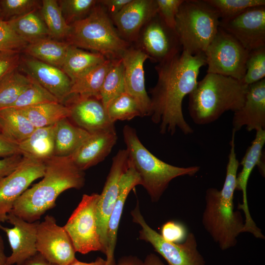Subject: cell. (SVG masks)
<instances>
[{
  "label": "cell",
  "instance_id": "39",
  "mask_svg": "<svg viewBox=\"0 0 265 265\" xmlns=\"http://www.w3.org/2000/svg\"><path fill=\"white\" fill-rule=\"evenodd\" d=\"M57 2L69 25L86 17L98 3L96 0H60Z\"/></svg>",
  "mask_w": 265,
  "mask_h": 265
},
{
  "label": "cell",
  "instance_id": "6",
  "mask_svg": "<svg viewBox=\"0 0 265 265\" xmlns=\"http://www.w3.org/2000/svg\"><path fill=\"white\" fill-rule=\"evenodd\" d=\"M70 26L67 42L78 48L99 53L107 59H121L132 45L120 36L99 0L86 17Z\"/></svg>",
  "mask_w": 265,
  "mask_h": 265
},
{
  "label": "cell",
  "instance_id": "20",
  "mask_svg": "<svg viewBox=\"0 0 265 265\" xmlns=\"http://www.w3.org/2000/svg\"><path fill=\"white\" fill-rule=\"evenodd\" d=\"M157 13L156 0H131L111 19L120 36L132 44L143 27Z\"/></svg>",
  "mask_w": 265,
  "mask_h": 265
},
{
  "label": "cell",
  "instance_id": "8",
  "mask_svg": "<svg viewBox=\"0 0 265 265\" xmlns=\"http://www.w3.org/2000/svg\"><path fill=\"white\" fill-rule=\"evenodd\" d=\"M131 214L132 221L141 227L139 239L150 243L166 260L168 265H206L205 260L198 249L197 239L193 233H188L184 242H170L146 223L140 212L138 201Z\"/></svg>",
  "mask_w": 265,
  "mask_h": 265
},
{
  "label": "cell",
  "instance_id": "31",
  "mask_svg": "<svg viewBox=\"0 0 265 265\" xmlns=\"http://www.w3.org/2000/svg\"><path fill=\"white\" fill-rule=\"evenodd\" d=\"M6 21L15 33L27 44L51 37L43 20L36 10Z\"/></svg>",
  "mask_w": 265,
  "mask_h": 265
},
{
  "label": "cell",
  "instance_id": "18",
  "mask_svg": "<svg viewBox=\"0 0 265 265\" xmlns=\"http://www.w3.org/2000/svg\"><path fill=\"white\" fill-rule=\"evenodd\" d=\"M124 68L125 91L137 103L142 117L150 116L151 102L145 88L144 63L148 55L135 46H131L121 57Z\"/></svg>",
  "mask_w": 265,
  "mask_h": 265
},
{
  "label": "cell",
  "instance_id": "46",
  "mask_svg": "<svg viewBox=\"0 0 265 265\" xmlns=\"http://www.w3.org/2000/svg\"><path fill=\"white\" fill-rule=\"evenodd\" d=\"M24 158L23 155L17 154L0 159V181L14 171Z\"/></svg>",
  "mask_w": 265,
  "mask_h": 265
},
{
  "label": "cell",
  "instance_id": "41",
  "mask_svg": "<svg viewBox=\"0 0 265 265\" xmlns=\"http://www.w3.org/2000/svg\"><path fill=\"white\" fill-rule=\"evenodd\" d=\"M39 1L36 0H0L2 16L11 19L25 15L36 10Z\"/></svg>",
  "mask_w": 265,
  "mask_h": 265
},
{
  "label": "cell",
  "instance_id": "38",
  "mask_svg": "<svg viewBox=\"0 0 265 265\" xmlns=\"http://www.w3.org/2000/svg\"><path fill=\"white\" fill-rule=\"evenodd\" d=\"M31 80L30 85L9 107L21 108L46 103L59 102L54 96L40 84L32 79Z\"/></svg>",
  "mask_w": 265,
  "mask_h": 265
},
{
  "label": "cell",
  "instance_id": "36",
  "mask_svg": "<svg viewBox=\"0 0 265 265\" xmlns=\"http://www.w3.org/2000/svg\"><path fill=\"white\" fill-rule=\"evenodd\" d=\"M110 121H130L137 116H141L139 107L135 100L124 91L114 98L106 107Z\"/></svg>",
  "mask_w": 265,
  "mask_h": 265
},
{
  "label": "cell",
  "instance_id": "12",
  "mask_svg": "<svg viewBox=\"0 0 265 265\" xmlns=\"http://www.w3.org/2000/svg\"><path fill=\"white\" fill-rule=\"evenodd\" d=\"M36 249L46 260L56 265H69L76 259V251L68 233L50 215L38 224Z\"/></svg>",
  "mask_w": 265,
  "mask_h": 265
},
{
  "label": "cell",
  "instance_id": "23",
  "mask_svg": "<svg viewBox=\"0 0 265 265\" xmlns=\"http://www.w3.org/2000/svg\"><path fill=\"white\" fill-rule=\"evenodd\" d=\"M23 67L28 77L64 104L70 96L72 81L62 70L31 57L23 60Z\"/></svg>",
  "mask_w": 265,
  "mask_h": 265
},
{
  "label": "cell",
  "instance_id": "2",
  "mask_svg": "<svg viewBox=\"0 0 265 265\" xmlns=\"http://www.w3.org/2000/svg\"><path fill=\"white\" fill-rule=\"evenodd\" d=\"M235 134L232 131L230 151L226 176L220 190L210 187L206 191L205 208L202 224L213 241L222 250L235 246L237 238L243 233L244 219L239 211H234V195L239 165L235 150Z\"/></svg>",
  "mask_w": 265,
  "mask_h": 265
},
{
  "label": "cell",
  "instance_id": "49",
  "mask_svg": "<svg viewBox=\"0 0 265 265\" xmlns=\"http://www.w3.org/2000/svg\"><path fill=\"white\" fill-rule=\"evenodd\" d=\"M24 265H56L50 263L46 260L40 253H37L27 260Z\"/></svg>",
  "mask_w": 265,
  "mask_h": 265
},
{
  "label": "cell",
  "instance_id": "32",
  "mask_svg": "<svg viewBox=\"0 0 265 265\" xmlns=\"http://www.w3.org/2000/svg\"><path fill=\"white\" fill-rule=\"evenodd\" d=\"M112 61L106 59L102 64L76 79L72 82L70 95L100 99L101 89Z\"/></svg>",
  "mask_w": 265,
  "mask_h": 265
},
{
  "label": "cell",
  "instance_id": "16",
  "mask_svg": "<svg viewBox=\"0 0 265 265\" xmlns=\"http://www.w3.org/2000/svg\"><path fill=\"white\" fill-rule=\"evenodd\" d=\"M265 143V130L256 132L255 138L248 147L240 164L242 166L240 173L237 175L236 190L242 191V203L239 204L238 209L242 210L244 214V227L243 233H249L257 238L263 237L261 230L253 220L249 209L247 187L250 175L256 166H258L262 176H265V164H263V149Z\"/></svg>",
  "mask_w": 265,
  "mask_h": 265
},
{
  "label": "cell",
  "instance_id": "35",
  "mask_svg": "<svg viewBox=\"0 0 265 265\" xmlns=\"http://www.w3.org/2000/svg\"><path fill=\"white\" fill-rule=\"evenodd\" d=\"M124 91V68L121 58L112 61L101 89L100 99L105 108L111 101Z\"/></svg>",
  "mask_w": 265,
  "mask_h": 265
},
{
  "label": "cell",
  "instance_id": "3",
  "mask_svg": "<svg viewBox=\"0 0 265 265\" xmlns=\"http://www.w3.org/2000/svg\"><path fill=\"white\" fill-rule=\"evenodd\" d=\"M42 179L27 188L16 201L10 212L29 222L38 221L64 191L80 189L85 182L83 171L78 168L70 156H53L45 160Z\"/></svg>",
  "mask_w": 265,
  "mask_h": 265
},
{
  "label": "cell",
  "instance_id": "1",
  "mask_svg": "<svg viewBox=\"0 0 265 265\" xmlns=\"http://www.w3.org/2000/svg\"><path fill=\"white\" fill-rule=\"evenodd\" d=\"M206 65L204 53L191 55L182 51L155 67L158 81L151 89L152 121L159 125L161 133L193 132L186 121L182 103L195 87L200 69Z\"/></svg>",
  "mask_w": 265,
  "mask_h": 265
},
{
  "label": "cell",
  "instance_id": "26",
  "mask_svg": "<svg viewBox=\"0 0 265 265\" xmlns=\"http://www.w3.org/2000/svg\"><path fill=\"white\" fill-rule=\"evenodd\" d=\"M70 45L49 37L28 44L24 51L31 57L61 69Z\"/></svg>",
  "mask_w": 265,
  "mask_h": 265
},
{
  "label": "cell",
  "instance_id": "48",
  "mask_svg": "<svg viewBox=\"0 0 265 265\" xmlns=\"http://www.w3.org/2000/svg\"><path fill=\"white\" fill-rule=\"evenodd\" d=\"M130 1L131 0H99V3L111 19Z\"/></svg>",
  "mask_w": 265,
  "mask_h": 265
},
{
  "label": "cell",
  "instance_id": "11",
  "mask_svg": "<svg viewBox=\"0 0 265 265\" xmlns=\"http://www.w3.org/2000/svg\"><path fill=\"white\" fill-rule=\"evenodd\" d=\"M135 43L149 59L158 63L182 51L175 29L167 26L158 13L143 27Z\"/></svg>",
  "mask_w": 265,
  "mask_h": 265
},
{
  "label": "cell",
  "instance_id": "53",
  "mask_svg": "<svg viewBox=\"0 0 265 265\" xmlns=\"http://www.w3.org/2000/svg\"><path fill=\"white\" fill-rule=\"evenodd\" d=\"M7 257L4 252L3 240L0 235V265H6Z\"/></svg>",
  "mask_w": 265,
  "mask_h": 265
},
{
  "label": "cell",
  "instance_id": "50",
  "mask_svg": "<svg viewBox=\"0 0 265 265\" xmlns=\"http://www.w3.org/2000/svg\"><path fill=\"white\" fill-rule=\"evenodd\" d=\"M117 265H143V262L136 256H124L119 259Z\"/></svg>",
  "mask_w": 265,
  "mask_h": 265
},
{
  "label": "cell",
  "instance_id": "4",
  "mask_svg": "<svg viewBox=\"0 0 265 265\" xmlns=\"http://www.w3.org/2000/svg\"><path fill=\"white\" fill-rule=\"evenodd\" d=\"M248 85L230 77L208 73L188 95V110L193 121L204 125L217 120L227 111L242 106Z\"/></svg>",
  "mask_w": 265,
  "mask_h": 265
},
{
  "label": "cell",
  "instance_id": "25",
  "mask_svg": "<svg viewBox=\"0 0 265 265\" xmlns=\"http://www.w3.org/2000/svg\"><path fill=\"white\" fill-rule=\"evenodd\" d=\"M56 124L36 128L19 144L22 154L28 158L45 161L54 156Z\"/></svg>",
  "mask_w": 265,
  "mask_h": 265
},
{
  "label": "cell",
  "instance_id": "9",
  "mask_svg": "<svg viewBox=\"0 0 265 265\" xmlns=\"http://www.w3.org/2000/svg\"><path fill=\"white\" fill-rule=\"evenodd\" d=\"M248 53L238 41L219 27L204 52L207 73L241 80L245 74Z\"/></svg>",
  "mask_w": 265,
  "mask_h": 265
},
{
  "label": "cell",
  "instance_id": "22",
  "mask_svg": "<svg viewBox=\"0 0 265 265\" xmlns=\"http://www.w3.org/2000/svg\"><path fill=\"white\" fill-rule=\"evenodd\" d=\"M233 130L244 126L248 132L265 130V79L248 85L240 108L234 112Z\"/></svg>",
  "mask_w": 265,
  "mask_h": 265
},
{
  "label": "cell",
  "instance_id": "40",
  "mask_svg": "<svg viewBox=\"0 0 265 265\" xmlns=\"http://www.w3.org/2000/svg\"><path fill=\"white\" fill-rule=\"evenodd\" d=\"M241 81L249 85L265 79V46L249 52Z\"/></svg>",
  "mask_w": 265,
  "mask_h": 265
},
{
  "label": "cell",
  "instance_id": "5",
  "mask_svg": "<svg viewBox=\"0 0 265 265\" xmlns=\"http://www.w3.org/2000/svg\"><path fill=\"white\" fill-rule=\"evenodd\" d=\"M123 134L130 162L153 202L159 201L172 180L193 176L200 169L198 166H176L158 159L142 144L135 130L130 126L124 127Z\"/></svg>",
  "mask_w": 265,
  "mask_h": 265
},
{
  "label": "cell",
  "instance_id": "21",
  "mask_svg": "<svg viewBox=\"0 0 265 265\" xmlns=\"http://www.w3.org/2000/svg\"><path fill=\"white\" fill-rule=\"evenodd\" d=\"M117 140L114 127L89 133L70 157L75 165L84 171L103 160Z\"/></svg>",
  "mask_w": 265,
  "mask_h": 265
},
{
  "label": "cell",
  "instance_id": "34",
  "mask_svg": "<svg viewBox=\"0 0 265 265\" xmlns=\"http://www.w3.org/2000/svg\"><path fill=\"white\" fill-rule=\"evenodd\" d=\"M31 79L15 70L0 81V109L11 106L30 85Z\"/></svg>",
  "mask_w": 265,
  "mask_h": 265
},
{
  "label": "cell",
  "instance_id": "24",
  "mask_svg": "<svg viewBox=\"0 0 265 265\" xmlns=\"http://www.w3.org/2000/svg\"><path fill=\"white\" fill-rule=\"evenodd\" d=\"M139 176L129 160V167L120 181L118 196L110 216L107 227V249L106 254L107 265H116L114 251L117 242V232L124 206L131 191L140 185Z\"/></svg>",
  "mask_w": 265,
  "mask_h": 265
},
{
  "label": "cell",
  "instance_id": "52",
  "mask_svg": "<svg viewBox=\"0 0 265 265\" xmlns=\"http://www.w3.org/2000/svg\"><path fill=\"white\" fill-rule=\"evenodd\" d=\"M69 265H107L106 260L101 257H98L95 261L91 263H84L78 261L76 259Z\"/></svg>",
  "mask_w": 265,
  "mask_h": 265
},
{
  "label": "cell",
  "instance_id": "33",
  "mask_svg": "<svg viewBox=\"0 0 265 265\" xmlns=\"http://www.w3.org/2000/svg\"><path fill=\"white\" fill-rule=\"evenodd\" d=\"M41 15L50 36L55 40L67 38L71 26L66 22L56 0L41 1Z\"/></svg>",
  "mask_w": 265,
  "mask_h": 265
},
{
  "label": "cell",
  "instance_id": "27",
  "mask_svg": "<svg viewBox=\"0 0 265 265\" xmlns=\"http://www.w3.org/2000/svg\"><path fill=\"white\" fill-rule=\"evenodd\" d=\"M89 134L74 125L68 118L61 120L56 124L54 156H71Z\"/></svg>",
  "mask_w": 265,
  "mask_h": 265
},
{
  "label": "cell",
  "instance_id": "51",
  "mask_svg": "<svg viewBox=\"0 0 265 265\" xmlns=\"http://www.w3.org/2000/svg\"><path fill=\"white\" fill-rule=\"evenodd\" d=\"M143 265H166L164 264L160 258L156 254L150 253L148 254L143 262Z\"/></svg>",
  "mask_w": 265,
  "mask_h": 265
},
{
  "label": "cell",
  "instance_id": "7",
  "mask_svg": "<svg viewBox=\"0 0 265 265\" xmlns=\"http://www.w3.org/2000/svg\"><path fill=\"white\" fill-rule=\"evenodd\" d=\"M219 24L217 12L205 0H184L177 14L174 28L182 51L191 55L204 53Z\"/></svg>",
  "mask_w": 265,
  "mask_h": 265
},
{
  "label": "cell",
  "instance_id": "44",
  "mask_svg": "<svg viewBox=\"0 0 265 265\" xmlns=\"http://www.w3.org/2000/svg\"><path fill=\"white\" fill-rule=\"evenodd\" d=\"M160 234L167 241L180 243L186 239L188 233L186 228L183 224L170 220L162 225Z\"/></svg>",
  "mask_w": 265,
  "mask_h": 265
},
{
  "label": "cell",
  "instance_id": "37",
  "mask_svg": "<svg viewBox=\"0 0 265 265\" xmlns=\"http://www.w3.org/2000/svg\"><path fill=\"white\" fill-rule=\"evenodd\" d=\"M218 13L220 20L232 19L246 9L265 5V0H205Z\"/></svg>",
  "mask_w": 265,
  "mask_h": 265
},
{
  "label": "cell",
  "instance_id": "10",
  "mask_svg": "<svg viewBox=\"0 0 265 265\" xmlns=\"http://www.w3.org/2000/svg\"><path fill=\"white\" fill-rule=\"evenodd\" d=\"M100 194H83L77 207L63 226L76 252L86 254L103 249L98 232L96 210Z\"/></svg>",
  "mask_w": 265,
  "mask_h": 265
},
{
  "label": "cell",
  "instance_id": "19",
  "mask_svg": "<svg viewBox=\"0 0 265 265\" xmlns=\"http://www.w3.org/2000/svg\"><path fill=\"white\" fill-rule=\"evenodd\" d=\"M64 104L69 109L71 122L89 133L114 127L100 99L71 95Z\"/></svg>",
  "mask_w": 265,
  "mask_h": 265
},
{
  "label": "cell",
  "instance_id": "15",
  "mask_svg": "<svg viewBox=\"0 0 265 265\" xmlns=\"http://www.w3.org/2000/svg\"><path fill=\"white\" fill-rule=\"evenodd\" d=\"M219 27L249 52L265 46V5L249 8L228 20H220Z\"/></svg>",
  "mask_w": 265,
  "mask_h": 265
},
{
  "label": "cell",
  "instance_id": "55",
  "mask_svg": "<svg viewBox=\"0 0 265 265\" xmlns=\"http://www.w3.org/2000/svg\"><path fill=\"white\" fill-rule=\"evenodd\" d=\"M0 133H1V129H0Z\"/></svg>",
  "mask_w": 265,
  "mask_h": 265
},
{
  "label": "cell",
  "instance_id": "17",
  "mask_svg": "<svg viewBox=\"0 0 265 265\" xmlns=\"http://www.w3.org/2000/svg\"><path fill=\"white\" fill-rule=\"evenodd\" d=\"M6 221L13 225L10 228L0 223V229L6 234L12 250L7 257L6 265H24L38 253L36 237L39 221L27 222L10 212Z\"/></svg>",
  "mask_w": 265,
  "mask_h": 265
},
{
  "label": "cell",
  "instance_id": "14",
  "mask_svg": "<svg viewBox=\"0 0 265 265\" xmlns=\"http://www.w3.org/2000/svg\"><path fill=\"white\" fill-rule=\"evenodd\" d=\"M129 164L127 150H119L112 159L109 172L98 201L96 210L98 232L103 253L106 255L107 249L109 219L118 196L121 178L128 168Z\"/></svg>",
  "mask_w": 265,
  "mask_h": 265
},
{
  "label": "cell",
  "instance_id": "54",
  "mask_svg": "<svg viewBox=\"0 0 265 265\" xmlns=\"http://www.w3.org/2000/svg\"><path fill=\"white\" fill-rule=\"evenodd\" d=\"M2 13H1V10L0 7V19H2Z\"/></svg>",
  "mask_w": 265,
  "mask_h": 265
},
{
  "label": "cell",
  "instance_id": "30",
  "mask_svg": "<svg viewBox=\"0 0 265 265\" xmlns=\"http://www.w3.org/2000/svg\"><path fill=\"white\" fill-rule=\"evenodd\" d=\"M18 109L35 128L53 125L64 118H68L70 115L68 107L57 102L46 103Z\"/></svg>",
  "mask_w": 265,
  "mask_h": 265
},
{
  "label": "cell",
  "instance_id": "42",
  "mask_svg": "<svg viewBox=\"0 0 265 265\" xmlns=\"http://www.w3.org/2000/svg\"><path fill=\"white\" fill-rule=\"evenodd\" d=\"M28 44L12 29L6 21L0 19V52L24 49Z\"/></svg>",
  "mask_w": 265,
  "mask_h": 265
},
{
  "label": "cell",
  "instance_id": "47",
  "mask_svg": "<svg viewBox=\"0 0 265 265\" xmlns=\"http://www.w3.org/2000/svg\"><path fill=\"white\" fill-rule=\"evenodd\" d=\"M17 154L22 155L19 145L0 133V157L3 158Z\"/></svg>",
  "mask_w": 265,
  "mask_h": 265
},
{
  "label": "cell",
  "instance_id": "28",
  "mask_svg": "<svg viewBox=\"0 0 265 265\" xmlns=\"http://www.w3.org/2000/svg\"><path fill=\"white\" fill-rule=\"evenodd\" d=\"M106 59L103 55L90 52L71 45L61 69L72 82L86 72L103 63Z\"/></svg>",
  "mask_w": 265,
  "mask_h": 265
},
{
  "label": "cell",
  "instance_id": "13",
  "mask_svg": "<svg viewBox=\"0 0 265 265\" xmlns=\"http://www.w3.org/2000/svg\"><path fill=\"white\" fill-rule=\"evenodd\" d=\"M24 157L14 171L0 181V223L6 221L15 202L30 184L44 176L45 161Z\"/></svg>",
  "mask_w": 265,
  "mask_h": 265
},
{
  "label": "cell",
  "instance_id": "43",
  "mask_svg": "<svg viewBox=\"0 0 265 265\" xmlns=\"http://www.w3.org/2000/svg\"><path fill=\"white\" fill-rule=\"evenodd\" d=\"M156 1L158 15L167 26L174 29L176 17L184 0H156Z\"/></svg>",
  "mask_w": 265,
  "mask_h": 265
},
{
  "label": "cell",
  "instance_id": "29",
  "mask_svg": "<svg viewBox=\"0 0 265 265\" xmlns=\"http://www.w3.org/2000/svg\"><path fill=\"white\" fill-rule=\"evenodd\" d=\"M1 133L17 144L27 138L36 129L18 108L0 109Z\"/></svg>",
  "mask_w": 265,
  "mask_h": 265
},
{
  "label": "cell",
  "instance_id": "45",
  "mask_svg": "<svg viewBox=\"0 0 265 265\" xmlns=\"http://www.w3.org/2000/svg\"><path fill=\"white\" fill-rule=\"evenodd\" d=\"M20 59L19 51L0 52V81L17 69Z\"/></svg>",
  "mask_w": 265,
  "mask_h": 265
}]
</instances>
